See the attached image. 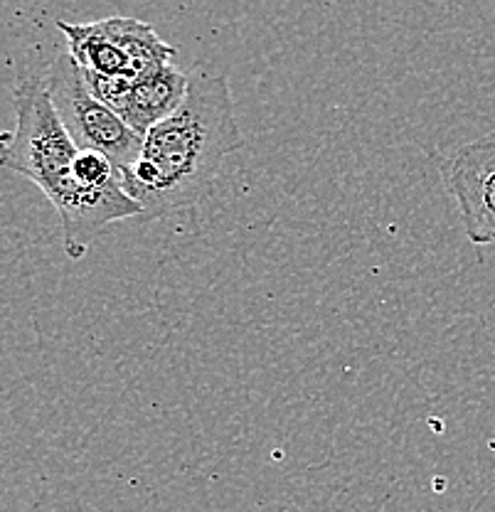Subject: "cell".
<instances>
[{"mask_svg": "<svg viewBox=\"0 0 495 512\" xmlns=\"http://www.w3.org/2000/svg\"><path fill=\"white\" fill-rule=\"evenodd\" d=\"M97 99L116 111L138 136L173 116L188 96L190 77L178 67H165L146 77H99L82 69Z\"/></svg>", "mask_w": 495, "mask_h": 512, "instance_id": "cell-6", "label": "cell"}, {"mask_svg": "<svg viewBox=\"0 0 495 512\" xmlns=\"http://www.w3.org/2000/svg\"><path fill=\"white\" fill-rule=\"evenodd\" d=\"M441 175L459 205L468 242L495 247V131L446 158Z\"/></svg>", "mask_w": 495, "mask_h": 512, "instance_id": "cell-5", "label": "cell"}, {"mask_svg": "<svg viewBox=\"0 0 495 512\" xmlns=\"http://www.w3.org/2000/svg\"><path fill=\"white\" fill-rule=\"evenodd\" d=\"M42 79L79 151L104 153L119 173H126L141 156L143 136H138L111 106L94 96L82 67L72 60V55H57Z\"/></svg>", "mask_w": 495, "mask_h": 512, "instance_id": "cell-3", "label": "cell"}, {"mask_svg": "<svg viewBox=\"0 0 495 512\" xmlns=\"http://www.w3.org/2000/svg\"><path fill=\"white\" fill-rule=\"evenodd\" d=\"M104 28L114 37L116 45L129 57L133 77H146V74L161 72L165 67H173L178 50L158 37V32L148 23L136 18H106Z\"/></svg>", "mask_w": 495, "mask_h": 512, "instance_id": "cell-8", "label": "cell"}, {"mask_svg": "<svg viewBox=\"0 0 495 512\" xmlns=\"http://www.w3.org/2000/svg\"><path fill=\"white\" fill-rule=\"evenodd\" d=\"M13 104L15 128L3 136L0 163L35 183L57 210L77 185L79 146L57 114L45 79H20Z\"/></svg>", "mask_w": 495, "mask_h": 512, "instance_id": "cell-2", "label": "cell"}, {"mask_svg": "<svg viewBox=\"0 0 495 512\" xmlns=\"http://www.w3.org/2000/svg\"><path fill=\"white\" fill-rule=\"evenodd\" d=\"M74 178V192L55 212L60 217L65 254L79 261L109 224L143 217V210L126 192L119 168L104 153L79 151L74 160Z\"/></svg>", "mask_w": 495, "mask_h": 512, "instance_id": "cell-4", "label": "cell"}, {"mask_svg": "<svg viewBox=\"0 0 495 512\" xmlns=\"http://www.w3.org/2000/svg\"><path fill=\"white\" fill-rule=\"evenodd\" d=\"M244 146L225 77H190L188 96L173 116L143 136L141 156L121 183L146 220H165L198 207L215 188L227 156Z\"/></svg>", "mask_w": 495, "mask_h": 512, "instance_id": "cell-1", "label": "cell"}, {"mask_svg": "<svg viewBox=\"0 0 495 512\" xmlns=\"http://www.w3.org/2000/svg\"><path fill=\"white\" fill-rule=\"evenodd\" d=\"M57 30L67 37V52L82 69L99 77H133L129 57L104 28V20L97 23L57 20Z\"/></svg>", "mask_w": 495, "mask_h": 512, "instance_id": "cell-7", "label": "cell"}]
</instances>
